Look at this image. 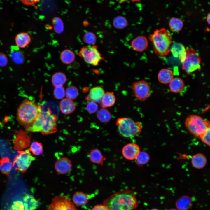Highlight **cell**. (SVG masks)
I'll use <instances>...</instances> for the list:
<instances>
[{
  "label": "cell",
  "mask_w": 210,
  "mask_h": 210,
  "mask_svg": "<svg viewBox=\"0 0 210 210\" xmlns=\"http://www.w3.org/2000/svg\"><path fill=\"white\" fill-rule=\"evenodd\" d=\"M31 37L28 33L21 32L18 33L15 38V42L17 47L23 48L27 47L31 41Z\"/></svg>",
  "instance_id": "e0dca14e"
},
{
  "label": "cell",
  "mask_w": 210,
  "mask_h": 210,
  "mask_svg": "<svg viewBox=\"0 0 210 210\" xmlns=\"http://www.w3.org/2000/svg\"><path fill=\"white\" fill-rule=\"evenodd\" d=\"M42 111L40 105L27 99L24 100L17 111V119L19 123L26 129L37 119Z\"/></svg>",
  "instance_id": "3957f363"
},
{
  "label": "cell",
  "mask_w": 210,
  "mask_h": 210,
  "mask_svg": "<svg viewBox=\"0 0 210 210\" xmlns=\"http://www.w3.org/2000/svg\"><path fill=\"white\" fill-rule=\"evenodd\" d=\"M148 45L146 38L144 36H140L134 39L131 41V46L134 50L142 52L145 50Z\"/></svg>",
  "instance_id": "2e32d148"
},
{
  "label": "cell",
  "mask_w": 210,
  "mask_h": 210,
  "mask_svg": "<svg viewBox=\"0 0 210 210\" xmlns=\"http://www.w3.org/2000/svg\"><path fill=\"white\" fill-rule=\"evenodd\" d=\"M19 154L15 158L13 163V166L17 165L16 169L22 173L26 172L35 158L31 155L29 150L18 151Z\"/></svg>",
  "instance_id": "30bf717a"
},
{
  "label": "cell",
  "mask_w": 210,
  "mask_h": 210,
  "mask_svg": "<svg viewBox=\"0 0 210 210\" xmlns=\"http://www.w3.org/2000/svg\"><path fill=\"white\" fill-rule=\"evenodd\" d=\"M8 59L6 55L2 52H0V66L4 67L8 63Z\"/></svg>",
  "instance_id": "ee69618b"
},
{
  "label": "cell",
  "mask_w": 210,
  "mask_h": 210,
  "mask_svg": "<svg viewBox=\"0 0 210 210\" xmlns=\"http://www.w3.org/2000/svg\"><path fill=\"white\" fill-rule=\"evenodd\" d=\"M26 5H32L38 2L39 0H21Z\"/></svg>",
  "instance_id": "bcb514c9"
},
{
  "label": "cell",
  "mask_w": 210,
  "mask_h": 210,
  "mask_svg": "<svg viewBox=\"0 0 210 210\" xmlns=\"http://www.w3.org/2000/svg\"><path fill=\"white\" fill-rule=\"evenodd\" d=\"M103 204L108 210H135L138 206L135 193L128 190L113 193L106 199Z\"/></svg>",
  "instance_id": "6da1fadb"
},
{
  "label": "cell",
  "mask_w": 210,
  "mask_h": 210,
  "mask_svg": "<svg viewBox=\"0 0 210 210\" xmlns=\"http://www.w3.org/2000/svg\"><path fill=\"white\" fill-rule=\"evenodd\" d=\"M55 98L59 99H62L65 95V92L62 86L55 87L54 90Z\"/></svg>",
  "instance_id": "ab89813d"
},
{
  "label": "cell",
  "mask_w": 210,
  "mask_h": 210,
  "mask_svg": "<svg viewBox=\"0 0 210 210\" xmlns=\"http://www.w3.org/2000/svg\"><path fill=\"white\" fill-rule=\"evenodd\" d=\"M23 203L24 210H35L39 206V203L32 195L26 194L24 197Z\"/></svg>",
  "instance_id": "7402d4cb"
},
{
  "label": "cell",
  "mask_w": 210,
  "mask_h": 210,
  "mask_svg": "<svg viewBox=\"0 0 210 210\" xmlns=\"http://www.w3.org/2000/svg\"><path fill=\"white\" fill-rule=\"evenodd\" d=\"M182 64V69L187 74L201 70V60L195 50L191 48L185 51L178 58Z\"/></svg>",
  "instance_id": "8992f818"
},
{
  "label": "cell",
  "mask_w": 210,
  "mask_h": 210,
  "mask_svg": "<svg viewBox=\"0 0 210 210\" xmlns=\"http://www.w3.org/2000/svg\"><path fill=\"white\" fill-rule=\"evenodd\" d=\"M176 205L178 210H187L191 205V200L189 197L183 196L177 200Z\"/></svg>",
  "instance_id": "83f0119b"
},
{
  "label": "cell",
  "mask_w": 210,
  "mask_h": 210,
  "mask_svg": "<svg viewBox=\"0 0 210 210\" xmlns=\"http://www.w3.org/2000/svg\"><path fill=\"white\" fill-rule=\"evenodd\" d=\"M72 164L71 161L66 157H62L57 159L54 164V168L58 174L64 175L71 170Z\"/></svg>",
  "instance_id": "4fadbf2b"
},
{
  "label": "cell",
  "mask_w": 210,
  "mask_h": 210,
  "mask_svg": "<svg viewBox=\"0 0 210 210\" xmlns=\"http://www.w3.org/2000/svg\"><path fill=\"white\" fill-rule=\"evenodd\" d=\"M78 55L83 58L87 63L93 66H97L104 59L95 45L83 46L78 53Z\"/></svg>",
  "instance_id": "ba28073f"
},
{
  "label": "cell",
  "mask_w": 210,
  "mask_h": 210,
  "mask_svg": "<svg viewBox=\"0 0 210 210\" xmlns=\"http://www.w3.org/2000/svg\"><path fill=\"white\" fill-rule=\"evenodd\" d=\"M169 84L170 91L175 93H178L182 91L185 86L183 79L178 77L174 78Z\"/></svg>",
  "instance_id": "d6986e66"
},
{
  "label": "cell",
  "mask_w": 210,
  "mask_h": 210,
  "mask_svg": "<svg viewBox=\"0 0 210 210\" xmlns=\"http://www.w3.org/2000/svg\"><path fill=\"white\" fill-rule=\"evenodd\" d=\"M12 167V164L8 158H3L0 160V169L3 174L6 175H9Z\"/></svg>",
  "instance_id": "f546056e"
},
{
  "label": "cell",
  "mask_w": 210,
  "mask_h": 210,
  "mask_svg": "<svg viewBox=\"0 0 210 210\" xmlns=\"http://www.w3.org/2000/svg\"><path fill=\"white\" fill-rule=\"evenodd\" d=\"M174 77V73L172 71L167 69H163L161 70L158 75L159 81L163 84L169 83Z\"/></svg>",
  "instance_id": "ffe728a7"
},
{
  "label": "cell",
  "mask_w": 210,
  "mask_h": 210,
  "mask_svg": "<svg viewBox=\"0 0 210 210\" xmlns=\"http://www.w3.org/2000/svg\"><path fill=\"white\" fill-rule=\"evenodd\" d=\"M169 210H177V209H171Z\"/></svg>",
  "instance_id": "f907efd6"
},
{
  "label": "cell",
  "mask_w": 210,
  "mask_h": 210,
  "mask_svg": "<svg viewBox=\"0 0 210 210\" xmlns=\"http://www.w3.org/2000/svg\"><path fill=\"white\" fill-rule=\"evenodd\" d=\"M113 25L114 27L118 29H123L128 25V23L126 18L123 16H119L115 18L113 20Z\"/></svg>",
  "instance_id": "d6a6232c"
},
{
  "label": "cell",
  "mask_w": 210,
  "mask_h": 210,
  "mask_svg": "<svg viewBox=\"0 0 210 210\" xmlns=\"http://www.w3.org/2000/svg\"><path fill=\"white\" fill-rule=\"evenodd\" d=\"M10 210H24L23 202L19 200L14 201Z\"/></svg>",
  "instance_id": "7bdbcfd3"
},
{
  "label": "cell",
  "mask_w": 210,
  "mask_h": 210,
  "mask_svg": "<svg viewBox=\"0 0 210 210\" xmlns=\"http://www.w3.org/2000/svg\"><path fill=\"white\" fill-rule=\"evenodd\" d=\"M191 163L192 166L197 169L204 168L207 163V159L204 154L198 153L194 155L191 158Z\"/></svg>",
  "instance_id": "44dd1931"
},
{
  "label": "cell",
  "mask_w": 210,
  "mask_h": 210,
  "mask_svg": "<svg viewBox=\"0 0 210 210\" xmlns=\"http://www.w3.org/2000/svg\"><path fill=\"white\" fill-rule=\"evenodd\" d=\"M210 127L208 128L206 131L200 137L202 141L206 145L210 146Z\"/></svg>",
  "instance_id": "60d3db41"
},
{
  "label": "cell",
  "mask_w": 210,
  "mask_h": 210,
  "mask_svg": "<svg viewBox=\"0 0 210 210\" xmlns=\"http://www.w3.org/2000/svg\"><path fill=\"white\" fill-rule=\"evenodd\" d=\"M91 210H108V209L106 206L103 204L95 205Z\"/></svg>",
  "instance_id": "f6af8a7d"
},
{
  "label": "cell",
  "mask_w": 210,
  "mask_h": 210,
  "mask_svg": "<svg viewBox=\"0 0 210 210\" xmlns=\"http://www.w3.org/2000/svg\"><path fill=\"white\" fill-rule=\"evenodd\" d=\"M116 98L114 93L112 92H107L105 93L101 102L103 108L112 106L115 103Z\"/></svg>",
  "instance_id": "d4e9b609"
},
{
  "label": "cell",
  "mask_w": 210,
  "mask_h": 210,
  "mask_svg": "<svg viewBox=\"0 0 210 210\" xmlns=\"http://www.w3.org/2000/svg\"><path fill=\"white\" fill-rule=\"evenodd\" d=\"M210 14H209L207 16L206 18V21L209 24H210Z\"/></svg>",
  "instance_id": "c3c4849f"
},
{
  "label": "cell",
  "mask_w": 210,
  "mask_h": 210,
  "mask_svg": "<svg viewBox=\"0 0 210 210\" xmlns=\"http://www.w3.org/2000/svg\"><path fill=\"white\" fill-rule=\"evenodd\" d=\"M131 1L132 2H136V1H140V0H119L118 3L119 4H122L123 3L125 2V1Z\"/></svg>",
  "instance_id": "7dc6e473"
},
{
  "label": "cell",
  "mask_w": 210,
  "mask_h": 210,
  "mask_svg": "<svg viewBox=\"0 0 210 210\" xmlns=\"http://www.w3.org/2000/svg\"><path fill=\"white\" fill-rule=\"evenodd\" d=\"M97 116L100 121L103 123L109 122L111 118L110 112L104 108H102L98 111Z\"/></svg>",
  "instance_id": "1f68e13d"
},
{
  "label": "cell",
  "mask_w": 210,
  "mask_h": 210,
  "mask_svg": "<svg viewBox=\"0 0 210 210\" xmlns=\"http://www.w3.org/2000/svg\"><path fill=\"white\" fill-rule=\"evenodd\" d=\"M56 116L52 113L49 108L46 111H42L39 116L28 128L27 131L40 132L44 135H48L56 132L57 131Z\"/></svg>",
  "instance_id": "7a4b0ae2"
},
{
  "label": "cell",
  "mask_w": 210,
  "mask_h": 210,
  "mask_svg": "<svg viewBox=\"0 0 210 210\" xmlns=\"http://www.w3.org/2000/svg\"><path fill=\"white\" fill-rule=\"evenodd\" d=\"M89 201L88 195L80 191L75 192L72 196L73 202L77 206H83L86 205Z\"/></svg>",
  "instance_id": "603a6c76"
},
{
  "label": "cell",
  "mask_w": 210,
  "mask_h": 210,
  "mask_svg": "<svg viewBox=\"0 0 210 210\" xmlns=\"http://www.w3.org/2000/svg\"><path fill=\"white\" fill-rule=\"evenodd\" d=\"M185 50L186 48L183 44L179 43H175L171 46L170 51L174 57H179Z\"/></svg>",
  "instance_id": "4dcf8cb0"
},
{
  "label": "cell",
  "mask_w": 210,
  "mask_h": 210,
  "mask_svg": "<svg viewBox=\"0 0 210 210\" xmlns=\"http://www.w3.org/2000/svg\"><path fill=\"white\" fill-rule=\"evenodd\" d=\"M140 152L139 146L134 143H129L126 145L123 148L122 151L123 157L129 160L135 159Z\"/></svg>",
  "instance_id": "5bb4252c"
},
{
  "label": "cell",
  "mask_w": 210,
  "mask_h": 210,
  "mask_svg": "<svg viewBox=\"0 0 210 210\" xmlns=\"http://www.w3.org/2000/svg\"><path fill=\"white\" fill-rule=\"evenodd\" d=\"M116 125L119 134L127 138H132L137 136L141 132L142 128L141 122H136L129 117L118 118Z\"/></svg>",
  "instance_id": "5b68a950"
},
{
  "label": "cell",
  "mask_w": 210,
  "mask_h": 210,
  "mask_svg": "<svg viewBox=\"0 0 210 210\" xmlns=\"http://www.w3.org/2000/svg\"><path fill=\"white\" fill-rule=\"evenodd\" d=\"M88 156L90 160L95 164H102L104 160L101 152L99 149L96 148L90 151Z\"/></svg>",
  "instance_id": "cb8c5ba5"
},
{
  "label": "cell",
  "mask_w": 210,
  "mask_h": 210,
  "mask_svg": "<svg viewBox=\"0 0 210 210\" xmlns=\"http://www.w3.org/2000/svg\"><path fill=\"white\" fill-rule=\"evenodd\" d=\"M52 22L55 32L58 34L62 33L64 29V26L61 19L59 18L55 17L53 19Z\"/></svg>",
  "instance_id": "d590c367"
},
{
  "label": "cell",
  "mask_w": 210,
  "mask_h": 210,
  "mask_svg": "<svg viewBox=\"0 0 210 210\" xmlns=\"http://www.w3.org/2000/svg\"><path fill=\"white\" fill-rule=\"evenodd\" d=\"M105 93L104 89L101 87H94L90 90L89 93L86 97V99L89 101L100 103Z\"/></svg>",
  "instance_id": "9a60e30c"
},
{
  "label": "cell",
  "mask_w": 210,
  "mask_h": 210,
  "mask_svg": "<svg viewBox=\"0 0 210 210\" xmlns=\"http://www.w3.org/2000/svg\"><path fill=\"white\" fill-rule=\"evenodd\" d=\"M98 106L97 103L93 101H89L86 106V109L88 112L93 113L98 111Z\"/></svg>",
  "instance_id": "b9f144b4"
},
{
  "label": "cell",
  "mask_w": 210,
  "mask_h": 210,
  "mask_svg": "<svg viewBox=\"0 0 210 210\" xmlns=\"http://www.w3.org/2000/svg\"><path fill=\"white\" fill-rule=\"evenodd\" d=\"M11 57L13 61L18 64H21L24 61L23 54L19 50L13 51L11 53Z\"/></svg>",
  "instance_id": "8d00e7d4"
},
{
  "label": "cell",
  "mask_w": 210,
  "mask_h": 210,
  "mask_svg": "<svg viewBox=\"0 0 210 210\" xmlns=\"http://www.w3.org/2000/svg\"><path fill=\"white\" fill-rule=\"evenodd\" d=\"M60 108L63 114H69L74 111L76 106L74 102L71 99L66 98L61 101Z\"/></svg>",
  "instance_id": "ac0fdd59"
},
{
  "label": "cell",
  "mask_w": 210,
  "mask_h": 210,
  "mask_svg": "<svg viewBox=\"0 0 210 210\" xmlns=\"http://www.w3.org/2000/svg\"><path fill=\"white\" fill-rule=\"evenodd\" d=\"M131 88L135 97L140 101H144L150 96L151 88L145 80H141L134 82Z\"/></svg>",
  "instance_id": "9c48e42d"
},
{
  "label": "cell",
  "mask_w": 210,
  "mask_h": 210,
  "mask_svg": "<svg viewBox=\"0 0 210 210\" xmlns=\"http://www.w3.org/2000/svg\"><path fill=\"white\" fill-rule=\"evenodd\" d=\"M78 92L77 88L74 86L69 87L66 90L65 95L67 98L71 99H76L78 96Z\"/></svg>",
  "instance_id": "f35d334b"
},
{
  "label": "cell",
  "mask_w": 210,
  "mask_h": 210,
  "mask_svg": "<svg viewBox=\"0 0 210 210\" xmlns=\"http://www.w3.org/2000/svg\"><path fill=\"white\" fill-rule=\"evenodd\" d=\"M15 132L16 136L14 140V149L20 150L29 146L30 143V137L27 132L21 130L15 131Z\"/></svg>",
  "instance_id": "7c38bea8"
},
{
  "label": "cell",
  "mask_w": 210,
  "mask_h": 210,
  "mask_svg": "<svg viewBox=\"0 0 210 210\" xmlns=\"http://www.w3.org/2000/svg\"><path fill=\"white\" fill-rule=\"evenodd\" d=\"M66 80V75L62 72H59L55 73L52 78V83L55 87L62 86Z\"/></svg>",
  "instance_id": "4316f807"
},
{
  "label": "cell",
  "mask_w": 210,
  "mask_h": 210,
  "mask_svg": "<svg viewBox=\"0 0 210 210\" xmlns=\"http://www.w3.org/2000/svg\"><path fill=\"white\" fill-rule=\"evenodd\" d=\"M84 42L89 45H94L97 40L96 35L94 33L91 32L86 33L84 35L83 38Z\"/></svg>",
  "instance_id": "74e56055"
},
{
  "label": "cell",
  "mask_w": 210,
  "mask_h": 210,
  "mask_svg": "<svg viewBox=\"0 0 210 210\" xmlns=\"http://www.w3.org/2000/svg\"><path fill=\"white\" fill-rule=\"evenodd\" d=\"M136 163L139 165H143L147 164L150 160L149 155L145 152H140L135 159Z\"/></svg>",
  "instance_id": "e575fe53"
},
{
  "label": "cell",
  "mask_w": 210,
  "mask_h": 210,
  "mask_svg": "<svg viewBox=\"0 0 210 210\" xmlns=\"http://www.w3.org/2000/svg\"><path fill=\"white\" fill-rule=\"evenodd\" d=\"M185 125L190 133L199 137L210 127L209 121L196 115H190L187 117L185 120Z\"/></svg>",
  "instance_id": "52a82bcc"
},
{
  "label": "cell",
  "mask_w": 210,
  "mask_h": 210,
  "mask_svg": "<svg viewBox=\"0 0 210 210\" xmlns=\"http://www.w3.org/2000/svg\"><path fill=\"white\" fill-rule=\"evenodd\" d=\"M47 210H78L67 197L64 195H58L53 198Z\"/></svg>",
  "instance_id": "8fae6325"
},
{
  "label": "cell",
  "mask_w": 210,
  "mask_h": 210,
  "mask_svg": "<svg viewBox=\"0 0 210 210\" xmlns=\"http://www.w3.org/2000/svg\"><path fill=\"white\" fill-rule=\"evenodd\" d=\"M29 150L33 155H40L43 153V145L41 143L34 141L31 144Z\"/></svg>",
  "instance_id": "836d02e7"
},
{
  "label": "cell",
  "mask_w": 210,
  "mask_h": 210,
  "mask_svg": "<svg viewBox=\"0 0 210 210\" xmlns=\"http://www.w3.org/2000/svg\"><path fill=\"white\" fill-rule=\"evenodd\" d=\"M149 39L153 43L154 52L159 57H164L170 52L172 41L170 32L165 29L155 30L149 35Z\"/></svg>",
  "instance_id": "277c9868"
},
{
  "label": "cell",
  "mask_w": 210,
  "mask_h": 210,
  "mask_svg": "<svg viewBox=\"0 0 210 210\" xmlns=\"http://www.w3.org/2000/svg\"><path fill=\"white\" fill-rule=\"evenodd\" d=\"M151 210H158L157 209L154 208V209H152Z\"/></svg>",
  "instance_id": "681fc988"
},
{
  "label": "cell",
  "mask_w": 210,
  "mask_h": 210,
  "mask_svg": "<svg viewBox=\"0 0 210 210\" xmlns=\"http://www.w3.org/2000/svg\"><path fill=\"white\" fill-rule=\"evenodd\" d=\"M169 26L170 29L173 32H178L182 29L183 23L180 19L172 18L169 20Z\"/></svg>",
  "instance_id": "f1b7e54d"
},
{
  "label": "cell",
  "mask_w": 210,
  "mask_h": 210,
  "mask_svg": "<svg viewBox=\"0 0 210 210\" xmlns=\"http://www.w3.org/2000/svg\"><path fill=\"white\" fill-rule=\"evenodd\" d=\"M60 57L63 63L66 64H70L74 61L75 55L73 51L69 49H66L61 52Z\"/></svg>",
  "instance_id": "484cf974"
}]
</instances>
